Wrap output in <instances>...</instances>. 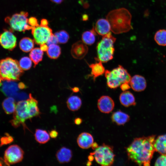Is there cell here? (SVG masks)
<instances>
[{"mask_svg": "<svg viewBox=\"0 0 166 166\" xmlns=\"http://www.w3.org/2000/svg\"><path fill=\"white\" fill-rule=\"evenodd\" d=\"M155 136L136 138L126 148L128 159L139 165L148 166L155 151Z\"/></svg>", "mask_w": 166, "mask_h": 166, "instance_id": "6da1fadb", "label": "cell"}, {"mask_svg": "<svg viewBox=\"0 0 166 166\" xmlns=\"http://www.w3.org/2000/svg\"><path fill=\"white\" fill-rule=\"evenodd\" d=\"M109 22L111 30L115 34L126 33L132 28V15L129 11L124 8L113 10L106 16Z\"/></svg>", "mask_w": 166, "mask_h": 166, "instance_id": "7a4b0ae2", "label": "cell"}, {"mask_svg": "<svg viewBox=\"0 0 166 166\" xmlns=\"http://www.w3.org/2000/svg\"><path fill=\"white\" fill-rule=\"evenodd\" d=\"M23 73L16 60L7 57L0 61V78L2 80H19Z\"/></svg>", "mask_w": 166, "mask_h": 166, "instance_id": "3957f363", "label": "cell"}, {"mask_svg": "<svg viewBox=\"0 0 166 166\" xmlns=\"http://www.w3.org/2000/svg\"><path fill=\"white\" fill-rule=\"evenodd\" d=\"M116 39L111 32L103 36L96 47L99 61L106 63L113 58L115 51L114 44Z\"/></svg>", "mask_w": 166, "mask_h": 166, "instance_id": "277c9868", "label": "cell"}, {"mask_svg": "<svg viewBox=\"0 0 166 166\" xmlns=\"http://www.w3.org/2000/svg\"><path fill=\"white\" fill-rule=\"evenodd\" d=\"M105 73L107 85L111 89H116L124 83H130L131 78L127 70L120 65L111 71L105 70Z\"/></svg>", "mask_w": 166, "mask_h": 166, "instance_id": "5b68a950", "label": "cell"}, {"mask_svg": "<svg viewBox=\"0 0 166 166\" xmlns=\"http://www.w3.org/2000/svg\"><path fill=\"white\" fill-rule=\"evenodd\" d=\"M30 109L27 100L18 101L16 104L13 118L10 121L11 125L15 128L18 127L21 125L24 128H26L25 122L26 120L33 117Z\"/></svg>", "mask_w": 166, "mask_h": 166, "instance_id": "8992f818", "label": "cell"}, {"mask_svg": "<svg viewBox=\"0 0 166 166\" xmlns=\"http://www.w3.org/2000/svg\"><path fill=\"white\" fill-rule=\"evenodd\" d=\"M28 12L22 11L11 16L6 17L5 19V21L12 30L24 32L33 28L28 24Z\"/></svg>", "mask_w": 166, "mask_h": 166, "instance_id": "52a82bcc", "label": "cell"}, {"mask_svg": "<svg viewBox=\"0 0 166 166\" xmlns=\"http://www.w3.org/2000/svg\"><path fill=\"white\" fill-rule=\"evenodd\" d=\"M90 155H94L96 162L103 166L112 165L115 156L113 147L105 144L99 146Z\"/></svg>", "mask_w": 166, "mask_h": 166, "instance_id": "ba28073f", "label": "cell"}, {"mask_svg": "<svg viewBox=\"0 0 166 166\" xmlns=\"http://www.w3.org/2000/svg\"><path fill=\"white\" fill-rule=\"evenodd\" d=\"M24 155V151L19 146L11 145L5 152L4 162L7 165L19 163L23 160Z\"/></svg>", "mask_w": 166, "mask_h": 166, "instance_id": "9c48e42d", "label": "cell"}, {"mask_svg": "<svg viewBox=\"0 0 166 166\" xmlns=\"http://www.w3.org/2000/svg\"><path fill=\"white\" fill-rule=\"evenodd\" d=\"M32 34L36 44L41 45L46 43L48 39L53 34L52 30L48 26H38L33 27Z\"/></svg>", "mask_w": 166, "mask_h": 166, "instance_id": "30bf717a", "label": "cell"}, {"mask_svg": "<svg viewBox=\"0 0 166 166\" xmlns=\"http://www.w3.org/2000/svg\"><path fill=\"white\" fill-rule=\"evenodd\" d=\"M12 30H5L0 34V44L4 48L13 50L17 45V38Z\"/></svg>", "mask_w": 166, "mask_h": 166, "instance_id": "8fae6325", "label": "cell"}, {"mask_svg": "<svg viewBox=\"0 0 166 166\" xmlns=\"http://www.w3.org/2000/svg\"><path fill=\"white\" fill-rule=\"evenodd\" d=\"M88 51V48L87 45L82 41H79L73 45L71 53L73 58L81 59L85 56Z\"/></svg>", "mask_w": 166, "mask_h": 166, "instance_id": "7c38bea8", "label": "cell"}, {"mask_svg": "<svg viewBox=\"0 0 166 166\" xmlns=\"http://www.w3.org/2000/svg\"><path fill=\"white\" fill-rule=\"evenodd\" d=\"M115 106L114 101L110 97L102 96L98 100L97 107L102 113H109L113 110Z\"/></svg>", "mask_w": 166, "mask_h": 166, "instance_id": "4fadbf2b", "label": "cell"}, {"mask_svg": "<svg viewBox=\"0 0 166 166\" xmlns=\"http://www.w3.org/2000/svg\"><path fill=\"white\" fill-rule=\"evenodd\" d=\"M14 81L2 80L0 82L1 91L8 97L13 96L19 89L18 85Z\"/></svg>", "mask_w": 166, "mask_h": 166, "instance_id": "5bb4252c", "label": "cell"}, {"mask_svg": "<svg viewBox=\"0 0 166 166\" xmlns=\"http://www.w3.org/2000/svg\"><path fill=\"white\" fill-rule=\"evenodd\" d=\"M130 85L133 90L139 92L144 91L146 89L147 83L144 77L139 75H135L131 77Z\"/></svg>", "mask_w": 166, "mask_h": 166, "instance_id": "9a60e30c", "label": "cell"}, {"mask_svg": "<svg viewBox=\"0 0 166 166\" xmlns=\"http://www.w3.org/2000/svg\"><path fill=\"white\" fill-rule=\"evenodd\" d=\"M93 27L97 34L102 36L111 31L109 22L106 19L103 18L98 19L96 22L94 27Z\"/></svg>", "mask_w": 166, "mask_h": 166, "instance_id": "2e32d148", "label": "cell"}, {"mask_svg": "<svg viewBox=\"0 0 166 166\" xmlns=\"http://www.w3.org/2000/svg\"><path fill=\"white\" fill-rule=\"evenodd\" d=\"M77 142L79 146L81 148L88 149L91 147L93 143V138L90 134L83 132L80 134L78 136Z\"/></svg>", "mask_w": 166, "mask_h": 166, "instance_id": "e0dca14e", "label": "cell"}, {"mask_svg": "<svg viewBox=\"0 0 166 166\" xmlns=\"http://www.w3.org/2000/svg\"><path fill=\"white\" fill-rule=\"evenodd\" d=\"M72 151L65 147L61 148L56 154V158L57 161L61 164L69 162L72 159Z\"/></svg>", "mask_w": 166, "mask_h": 166, "instance_id": "ac0fdd59", "label": "cell"}, {"mask_svg": "<svg viewBox=\"0 0 166 166\" xmlns=\"http://www.w3.org/2000/svg\"><path fill=\"white\" fill-rule=\"evenodd\" d=\"M119 100L121 105L125 107L135 105L136 104L134 95L128 91H124L120 94Z\"/></svg>", "mask_w": 166, "mask_h": 166, "instance_id": "d6986e66", "label": "cell"}, {"mask_svg": "<svg viewBox=\"0 0 166 166\" xmlns=\"http://www.w3.org/2000/svg\"><path fill=\"white\" fill-rule=\"evenodd\" d=\"M112 121L119 125H123L129 121L130 118L127 114L121 111L113 113L111 116Z\"/></svg>", "mask_w": 166, "mask_h": 166, "instance_id": "ffe728a7", "label": "cell"}, {"mask_svg": "<svg viewBox=\"0 0 166 166\" xmlns=\"http://www.w3.org/2000/svg\"><path fill=\"white\" fill-rule=\"evenodd\" d=\"M154 146L155 151L161 155H166V134L158 136L155 140Z\"/></svg>", "mask_w": 166, "mask_h": 166, "instance_id": "44dd1931", "label": "cell"}, {"mask_svg": "<svg viewBox=\"0 0 166 166\" xmlns=\"http://www.w3.org/2000/svg\"><path fill=\"white\" fill-rule=\"evenodd\" d=\"M91 69L90 76L93 77L94 81L99 76L103 74L105 72V68L102 65V62L99 61V62L93 63L89 65Z\"/></svg>", "mask_w": 166, "mask_h": 166, "instance_id": "7402d4cb", "label": "cell"}, {"mask_svg": "<svg viewBox=\"0 0 166 166\" xmlns=\"http://www.w3.org/2000/svg\"><path fill=\"white\" fill-rule=\"evenodd\" d=\"M68 108L70 110L74 111L78 110L81 107L82 101L78 96L73 95L69 97L66 101Z\"/></svg>", "mask_w": 166, "mask_h": 166, "instance_id": "603a6c76", "label": "cell"}, {"mask_svg": "<svg viewBox=\"0 0 166 166\" xmlns=\"http://www.w3.org/2000/svg\"><path fill=\"white\" fill-rule=\"evenodd\" d=\"M16 105L15 100L11 97L6 98L2 103L3 109L6 113L8 114L14 113L15 110Z\"/></svg>", "mask_w": 166, "mask_h": 166, "instance_id": "cb8c5ba5", "label": "cell"}, {"mask_svg": "<svg viewBox=\"0 0 166 166\" xmlns=\"http://www.w3.org/2000/svg\"><path fill=\"white\" fill-rule=\"evenodd\" d=\"M97 33L93 27L90 30L84 32L82 34L81 39L82 41L86 45H91L95 41Z\"/></svg>", "mask_w": 166, "mask_h": 166, "instance_id": "d4e9b609", "label": "cell"}, {"mask_svg": "<svg viewBox=\"0 0 166 166\" xmlns=\"http://www.w3.org/2000/svg\"><path fill=\"white\" fill-rule=\"evenodd\" d=\"M34 136L36 141L40 144H45L50 140L49 133L46 130L42 129H36Z\"/></svg>", "mask_w": 166, "mask_h": 166, "instance_id": "484cf974", "label": "cell"}, {"mask_svg": "<svg viewBox=\"0 0 166 166\" xmlns=\"http://www.w3.org/2000/svg\"><path fill=\"white\" fill-rule=\"evenodd\" d=\"M34 40L29 38H23L19 42V47L23 52H28L33 49L34 46Z\"/></svg>", "mask_w": 166, "mask_h": 166, "instance_id": "4316f807", "label": "cell"}, {"mask_svg": "<svg viewBox=\"0 0 166 166\" xmlns=\"http://www.w3.org/2000/svg\"><path fill=\"white\" fill-rule=\"evenodd\" d=\"M44 53L40 48H36L33 49L29 54V56L34 64V66H36L42 59Z\"/></svg>", "mask_w": 166, "mask_h": 166, "instance_id": "83f0119b", "label": "cell"}, {"mask_svg": "<svg viewBox=\"0 0 166 166\" xmlns=\"http://www.w3.org/2000/svg\"><path fill=\"white\" fill-rule=\"evenodd\" d=\"M61 52V48L57 44L51 45L49 46L46 51L48 56L52 59L58 58L60 56Z\"/></svg>", "mask_w": 166, "mask_h": 166, "instance_id": "f1b7e54d", "label": "cell"}, {"mask_svg": "<svg viewBox=\"0 0 166 166\" xmlns=\"http://www.w3.org/2000/svg\"><path fill=\"white\" fill-rule=\"evenodd\" d=\"M154 39L157 44L160 46H166V30L161 29L155 33Z\"/></svg>", "mask_w": 166, "mask_h": 166, "instance_id": "f546056e", "label": "cell"}, {"mask_svg": "<svg viewBox=\"0 0 166 166\" xmlns=\"http://www.w3.org/2000/svg\"><path fill=\"white\" fill-rule=\"evenodd\" d=\"M54 35L57 38L58 43L61 44L66 43L69 38L68 33L64 30L57 31L55 33Z\"/></svg>", "mask_w": 166, "mask_h": 166, "instance_id": "4dcf8cb0", "label": "cell"}, {"mask_svg": "<svg viewBox=\"0 0 166 166\" xmlns=\"http://www.w3.org/2000/svg\"><path fill=\"white\" fill-rule=\"evenodd\" d=\"M32 61L30 58L28 57H24L19 60L18 62L19 66L23 70H28L31 67Z\"/></svg>", "mask_w": 166, "mask_h": 166, "instance_id": "1f68e13d", "label": "cell"}, {"mask_svg": "<svg viewBox=\"0 0 166 166\" xmlns=\"http://www.w3.org/2000/svg\"><path fill=\"white\" fill-rule=\"evenodd\" d=\"M155 166H166V155H161L156 159Z\"/></svg>", "mask_w": 166, "mask_h": 166, "instance_id": "d6a6232c", "label": "cell"}, {"mask_svg": "<svg viewBox=\"0 0 166 166\" xmlns=\"http://www.w3.org/2000/svg\"><path fill=\"white\" fill-rule=\"evenodd\" d=\"M14 140L13 138L8 134L2 137L1 139V145L7 144L11 143Z\"/></svg>", "mask_w": 166, "mask_h": 166, "instance_id": "836d02e7", "label": "cell"}, {"mask_svg": "<svg viewBox=\"0 0 166 166\" xmlns=\"http://www.w3.org/2000/svg\"><path fill=\"white\" fill-rule=\"evenodd\" d=\"M58 43L56 37L54 34H52L48 39L46 43L49 46L51 45L57 44Z\"/></svg>", "mask_w": 166, "mask_h": 166, "instance_id": "e575fe53", "label": "cell"}, {"mask_svg": "<svg viewBox=\"0 0 166 166\" xmlns=\"http://www.w3.org/2000/svg\"><path fill=\"white\" fill-rule=\"evenodd\" d=\"M28 24L33 27L39 26L37 19L34 17H31L28 19Z\"/></svg>", "mask_w": 166, "mask_h": 166, "instance_id": "d590c367", "label": "cell"}, {"mask_svg": "<svg viewBox=\"0 0 166 166\" xmlns=\"http://www.w3.org/2000/svg\"><path fill=\"white\" fill-rule=\"evenodd\" d=\"M121 89L123 91H126L131 87L130 83H125L122 84L120 86Z\"/></svg>", "mask_w": 166, "mask_h": 166, "instance_id": "8d00e7d4", "label": "cell"}, {"mask_svg": "<svg viewBox=\"0 0 166 166\" xmlns=\"http://www.w3.org/2000/svg\"><path fill=\"white\" fill-rule=\"evenodd\" d=\"M49 134L51 138L55 139L58 136V132L55 130H52L49 132Z\"/></svg>", "mask_w": 166, "mask_h": 166, "instance_id": "74e56055", "label": "cell"}, {"mask_svg": "<svg viewBox=\"0 0 166 166\" xmlns=\"http://www.w3.org/2000/svg\"><path fill=\"white\" fill-rule=\"evenodd\" d=\"M48 21L45 19H43L41 21L40 26H48Z\"/></svg>", "mask_w": 166, "mask_h": 166, "instance_id": "f35d334b", "label": "cell"}, {"mask_svg": "<svg viewBox=\"0 0 166 166\" xmlns=\"http://www.w3.org/2000/svg\"><path fill=\"white\" fill-rule=\"evenodd\" d=\"M40 49L43 51H46L48 48V46L45 43L40 45Z\"/></svg>", "mask_w": 166, "mask_h": 166, "instance_id": "ab89813d", "label": "cell"}, {"mask_svg": "<svg viewBox=\"0 0 166 166\" xmlns=\"http://www.w3.org/2000/svg\"><path fill=\"white\" fill-rule=\"evenodd\" d=\"M82 119L80 118H77L74 120V122L75 124L77 125L80 124L82 122Z\"/></svg>", "mask_w": 166, "mask_h": 166, "instance_id": "60d3db41", "label": "cell"}, {"mask_svg": "<svg viewBox=\"0 0 166 166\" xmlns=\"http://www.w3.org/2000/svg\"><path fill=\"white\" fill-rule=\"evenodd\" d=\"M98 146V144L96 142H94L93 144L91 146V147L93 150H95Z\"/></svg>", "mask_w": 166, "mask_h": 166, "instance_id": "b9f144b4", "label": "cell"}, {"mask_svg": "<svg viewBox=\"0 0 166 166\" xmlns=\"http://www.w3.org/2000/svg\"><path fill=\"white\" fill-rule=\"evenodd\" d=\"M51 2L56 3V4H60L64 0H50Z\"/></svg>", "mask_w": 166, "mask_h": 166, "instance_id": "7bdbcfd3", "label": "cell"}, {"mask_svg": "<svg viewBox=\"0 0 166 166\" xmlns=\"http://www.w3.org/2000/svg\"><path fill=\"white\" fill-rule=\"evenodd\" d=\"M91 155L89 156L88 157V159L89 161H92L94 159V157H93V155Z\"/></svg>", "mask_w": 166, "mask_h": 166, "instance_id": "ee69618b", "label": "cell"}]
</instances>
